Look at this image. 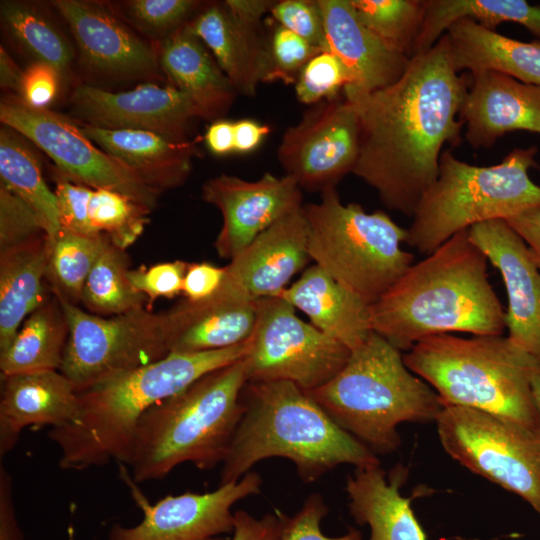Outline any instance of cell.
I'll list each match as a JSON object with an SVG mask.
<instances>
[{
	"label": "cell",
	"mask_w": 540,
	"mask_h": 540,
	"mask_svg": "<svg viewBox=\"0 0 540 540\" xmlns=\"http://www.w3.org/2000/svg\"><path fill=\"white\" fill-rule=\"evenodd\" d=\"M325 30L326 51L348 71L344 89L372 92L397 81L410 58L392 49L358 19L351 0H318Z\"/></svg>",
	"instance_id": "obj_22"
},
{
	"label": "cell",
	"mask_w": 540,
	"mask_h": 540,
	"mask_svg": "<svg viewBox=\"0 0 540 540\" xmlns=\"http://www.w3.org/2000/svg\"><path fill=\"white\" fill-rule=\"evenodd\" d=\"M107 241L102 235L87 236L63 229L49 240L46 280L58 300L78 306L87 277Z\"/></svg>",
	"instance_id": "obj_36"
},
{
	"label": "cell",
	"mask_w": 540,
	"mask_h": 540,
	"mask_svg": "<svg viewBox=\"0 0 540 540\" xmlns=\"http://www.w3.org/2000/svg\"><path fill=\"white\" fill-rule=\"evenodd\" d=\"M261 484L260 475L250 471L211 492L168 495L155 504L138 495L142 521L133 527L114 524L108 540H221L220 535L234 531L232 506L259 494Z\"/></svg>",
	"instance_id": "obj_15"
},
{
	"label": "cell",
	"mask_w": 540,
	"mask_h": 540,
	"mask_svg": "<svg viewBox=\"0 0 540 540\" xmlns=\"http://www.w3.org/2000/svg\"><path fill=\"white\" fill-rule=\"evenodd\" d=\"M246 383L243 357L146 411L126 464L133 481L163 479L185 462L201 470L223 463L243 415Z\"/></svg>",
	"instance_id": "obj_5"
},
{
	"label": "cell",
	"mask_w": 540,
	"mask_h": 540,
	"mask_svg": "<svg viewBox=\"0 0 540 540\" xmlns=\"http://www.w3.org/2000/svg\"><path fill=\"white\" fill-rule=\"evenodd\" d=\"M403 359L444 406L478 409L540 432L532 388L540 360L508 336L431 335L414 344Z\"/></svg>",
	"instance_id": "obj_6"
},
{
	"label": "cell",
	"mask_w": 540,
	"mask_h": 540,
	"mask_svg": "<svg viewBox=\"0 0 540 540\" xmlns=\"http://www.w3.org/2000/svg\"><path fill=\"white\" fill-rule=\"evenodd\" d=\"M268 46L270 68L266 82L280 80L285 84L295 83L306 63L324 51L281 25L274 29Z\"/></svg>",
	"instance_id": "obj_42"
},
{
	"label": "cell",
	"mask_w": 540,
	"mask_h": 540,
	"mask_svg": "<svg viewBox=\"0 0 540 540\" xmlns=\"http://www.w3.org/2000/svg\"><path fill=\"white\" fill-rule=\"evenodd\" d=\"M424 19L413 56L431 48L454 22L470 19L494 30L503 22L524 26L540 40V5L524 0H424Z\"/></svg>",
	"instance_id": "obj_33"
},
{
	"label": "cell",
	"mask_w": 540,
	"mask_h": 540,
	"mask_svg": "<svg viewBox=\"0 0 540 540\" xmlns=\"http://www.w3.org/2000/svg\"><path fill=\"white\" fill-rule=\"evenodd\" d=\"M488 259L469 229L452 236L369 306L372 331L400 351L443 333L502 335V308L488 276Z\"/></svg>",
	"instance_id": "obj_2"
},
{
	"label": "cell",
	"mask_w": 540,
	"mask_h": 540,
	"mask_svg": "<svg viewBox=\"0 0 540 540\" xmlns=\"http://www.w3.org/2000/svg\"><path fill=\"white\" fill-rule=\"evenodd\" d=\"M350 354L346 346L301 320L285 300H257L256 322L244 356L247 382L284 380L311 391L335 377Z\"/></svg>",
	"instance_id": "obj_12"
},
{
	"label": "cell",
	"mask_w": 540,
	"mask_h": 540,
	"mask_svg": "<svg viewBox=\"0 0 540 540\" xmlns=\"http://www.w3.org/2000/svg\"><path fill=\"white\" fill-rule=\"evenodd\" d=\"M506 221L525 241L540 270V207L526 210Z\"/></svg>",
	"instance_id": "obj_52"
},
{
	"label": "cell",
	"mask_w": 540,
	"mask_h": 540,
	"mask_svg": "<svg viewBox=\"0 0 540 540\" xmlns=\"http://www.w3.org/2000/svg\"><path fill=\"white\" fill-rule=\"evenodd\" d=\"M328 513V507L320 494H311L301 509L293 516L283 514L280 540H362L361 533L351 528L340 537H327L321 532L320 523Z\"/></svg>",
	"instance_id": "obj_47"
},
{
	"label": "cell",
	"mask_w": 540,
	"mask_h": 540,
	"mask_svg": "<svg viewBox=\"0 0 540 540\" xmlns=\"http://www.w3.org/2000/svg\"><path fill=\"white\" fill-rule=\"evenodd\" d=\"M272 297L306 314L318 330L351 351L371 333L369 306L343 288L318 265L307 267L299 279Z\"/></svg>",
	"instance_id": "obj_29"
},
{
	"label": "cell",
	"mask_w": 540,
	"mask_h": 540,
	"mask_svg": "<svg viewBox=\"0 0 540 540\" xmlns=\"http://www.w3.org/2000/svg\"><path fill=\"white\" fill-rule=\"evenodd\" d=\"M0 184L36 215L49 240L59 233L57 199L44 180L41 164L26 138L4 125L0 129Z\"/></svg>",
	"instance_id": "obj_34"
},
{
	"label": "cell",
	"mask_w": 540,
	"mask_h": 540,
	"mask_svg": "<svg viewBox=\"0 0 540 540\" xmlns=\"http://www.w3.org/2000/svg\"><path fill=\"white\" fill-rule=\"evenodd\" d=\"M62 79L53 66L33 61L23 72L17 97L31 107L47 108L58 94Z\"/></svg>",
	"instance_id": "obj_48"
},
{
	"label": "cell",
	"mask_w": 540,
	"mask_h": 540,
	"mask_svg": "<svg viewBox=\"0 0 540 540\" xmlns=\"http://www.w3.org/2000/svg\"><path fill=\"white\" fill-rule=\"evenodd\" d=\"M359 139L354 105L337 97L313 105L284 132L277 158L301 190L322 193L353 172Z\"/></svg>",
	"instance_id": "obj_14"
},
{
	"label": "cell",
	"mask_w": 540,
	"mask_h": 540,
	"mask_svg": "<svg viewBox=\"0 0 540 540\" xmlns=\"http://www.w3.org/2000/svg\"><path fill=\"white\" fill-rule=\"evenodd\" d=\"M151 209L108 189L93 190L89 220L94 231L113 246L125 251L142 235Z\"/></svg>",
	"instance_id": "obj_39"
},
{
	"label": "cell",
	"mask_w": 540,
	"mask_h": 540,
	"mask_svg": "<svg viewBox=\"0 0 540 540\" xmlns=\"http://www.w3.org/2000/svg\"><path fill=\"white\" fill-rule=\"evenodd\" d=\"M24 70L15 63L7 51L0 48V84L10 94L18 95Z\"/></svg>",
	"instance_id": "obj_56"
},
{
	"label": "cell",
	"mask_w": 540,
	"mask_h": 540,
	"mask_svg": "<svg viewBox=\"0 0 540 540\" xmlns=\"http://www.w3.org/2000/svg\"><path fill=\"white\" fill-rule=\"evenodd\" d=\"M248 348L246 340L218 350L170 352L78 391L75 419L51 428L48 434L60 451L59 467L82 471L112 461L126 465L136 426L146 411L206 374L243 358Z\"/></svg>",
	"instance_id": "obj_3"
},
{
	"label": "cell",
	"mask_w": 540,
	"mask_h": 540,
	"mask_svg": "<svg viewBox=\"0 0 540 540\" xmlns=\"http://www.w3.org/2000/svg\"><path fill=\"white\" fill-rule=\"evenodd\" d=\"M257 301L238 297L220 285L208 299L181 301L164 314L170 352L195 353L246 341L256 322Z\"/></svg>",
	"instance_id": "obj_24"
},
{
	"label": "cell",
	"mask_w": 540,
	"mask_h": 540,
	"mask_svg": "<svg viewBox=\"0 0 540 540\" xmlns=\"http://www.w3.org/2000/svg\"><path fill=\"white\" fill-rule=\"evenodd\" d=\"M532 388L536 406L540 416V367L535 371L532 377Z\"/></svg>",
	"instance_id": "obj_57"
},
{
	"label": "cell",
	"mask_w": 540,
	"mask_h": 540,
	"mask_svg": "<svg viewBox=\"0 0 540 540\" xmlns=\"http://www.w3.org/2000/svg\"><path fill=\"white\" fill-rule=\"evenodd\" d=\"M469 236L502 276L508 338L540 360V270L527 244L504 219L476 224Z\"/></svg>",
	"instance_id": "obj_18"
},
{
	"label": "cell",
	"mask_w": 540,
	"mask_h": 540,
	"mask_svg": "<svg viewBox=\"0 0 540 540\" xmlns=\"http://www.w3.org/2000/svg\"><path fill=\"white\" fill-rule=\"evenodd\" d=\"M361 23L392 49L411 58L425 11L424 0H351Z\"/></svg>",
	"instance_id": "obj_38"
},
{
	"label": "cell",
	"mask_w": 540,
	"mask_h": 540,
	"mask_svg": "<svg viewBox=\"0 0 540 540\" xmlns=\"http://www.w3.org/2000/svg\"><path fill=\"white\" fill-rule=\"evenodd\" d=\"M275 1L226 0L225 6L234 18L251 26H260L262 16L270 11Z\"/></svg>",
	"instance_id": "obj_55"
},
{
	"label": "cell",
	"mask_w": 540,
	"mask_h": 540,
	"mask_svg": "<svg viewBox=\"0 0 540 540\" xmlns=\"http://www.w3.org/2000/svg\"><path fill=\"white\" fill-rule=\"evenodd\" d=\"M52 171L61 229L81 235L99 236L89 220L93 189L63 176L55 168Z\"/></svg>",
	"instance_id": "obj_43"
},
{
	"label": "cell",
	"mask_w": 540,
	"mask_h": 540,
	"mask_svg": "<svg viewBox=\"0 0 540 540\" xmlns=\"http://www.w3.org/2000/svg\"><path fill=\"white\" fill-rule=\"evenodd\" d=\"M69 327L55 295L23 322L10 345L0 352L1 376L60 370Z\"/></svg>",
	"instance_id": "obj_32"
},
{
	"label": "cell",
	"mask_w": 540,
	"mask_h": 540,
	"mask_svg": "<svg viewBox=\"0 0 540 540\" xmlns=\"http://www.w3.org/2000/svg\"><path fill=\"white\" fill-rule=\"evenodd\" d=\"M270 12L279 25L326 51L322 12L317 1H275Z\"/></svg>",
	"instance_id": "obj_45"
},
{
	"label": "cell",
	"mask_w": 540,
	"mask_h": 540,
	"mask_svg": "<svg viewBox=\"0 0 540 540\" xmlns=\"http://www.w3.org/2000/svg\"><path fill=\"white\" fill-rule=\"evenodd\" d=\"M187 266V262L175 260L147 268L130 269L128 279L132 287L146 297V308L151 310L156 299L173 298L182 293Z\"/></svg>",
	"instance_id": "obj_44"
},
{
	"label": "cell",
	"mask_w": 540,
	"mask_h": 540,
	"mask_svg": "<svg viewBox=\"0 0 540 540\" xmlns=\"http://www.w3.org/2000/svg\"><path fill=\"white\" fill-rule=\"evenodd\" d=\"M445 34L457 72L490 70L540 86V40L518 41L470 19L454 22Z\"/></svg>",
	"instance_id": "obj_30"
},
{
	"label": "cell",
	"mask_w": 540,
	"mask_h": 540,
	"mask_svg": "<svg viewBox=\"0 0 540 540\" xmlns=\"http://www.w3.org/2000/svg\"><path fill=\"white\" fill-rule=\"evenodd\" d=\"M350 84V75L338 57L329 51H321L300 71L295 91L301 103L315 105L337 98L341 89Z\"/></svg>",
	"instance_id": "obj_40"
},
{
	"label": "cell",
	"mask_w": 540,
	"mask_h": 540,
	"mask_svg": "<svg viewBox=\"0 0 540 540\" xmlns=\"http://www.w3.org/2000/svg\"><path fill=\"white\" fill-rule=\"evenodd\" d=\"M129 270L125 251L107 241L83 287L81 303L89 313L109 317L145 307L147 299L132 287Z\"/></svg>",
	"instance_id": "obj_37"
},
{
	"label": "cell",
	"mask_w": 540,
	"mask_h": 540,
	"mask_svg": "<svg viewBox=\"0 0 540 540\" xmlns=\"http://www.w3.org/2000/svg\"><path fill=\"white\" fill-rule=\"evenodd\" d=\"M408 469L397 464L388 476L380 464L355 468L346 480L349 510L354 520L369 525V540H426L412 508L400 493Z\"/></svg>",
	"instance_id": "obj_27"
},
{
	"label": "cell",
	"mask_w": 540,
	"mask_h": 540,
	"mask_svg": "<svg viewBox=\"0 0 540 540\" xmlns=\"http://www.w3.org/2000/svg\"><path fill=\"white\" fill-rule=\"evenodd\" d=\"M201 3L195 0H130L124 2V6L139 29L166 38L188 23L203 7Z\"/></svg>",
	"instance_id": "obj_41"
},
{
	"label": "cell",
	"mask_w": 540,
	"mask_h": 540,
	"mask_svg": "<svg viewBox=\"0 0 540 540\" xmlns=\"http://www.w3.org/2000/svg\"><path fill=\"white\" fill-rule=\"evenodd\" d=\"M202 198L222 214L214 247L221 258L229 260L279 219L303 207L297 183L288 175L271 173L255 181L226 174L213 177L204 183Z\"/></svg>",
	"instance_id": "obj_16"
},
{
	"label": "cell",
	"mask_w": 540,
	"mask_h": 540,
	"mask_svg": "<svg viewBox=\"0 0 540 540\" xmlns=\"http://www.w3.org/2000/svg\"><path fill=\"white\" fill-rule=\"evenodd\" d=\"M446 34L415 54L393 84L372 91L344 89L358 114L359 153L353 174L373 187L389 209L413 216L435 182L442 147L460 141L467 94Z\"/></svg>",
	"instance_id": "obj_1"
},
{
	"label": "cell",
	"mask_w": 540,
	"mask_h": 540,
	"mask_svg": "<svg viewBox=\"0 0 540 540\" xmlns=\"http://www.w3.org/2000/svg\"><path fill=\"white\" fill-rule=\"evenodd\" d=\"M42 234L45 233L33 211L0 184V250Z\"/></svg>",
	"instance_id": "obj_46"
},
{
	"label": "cell",
	"mask_w": 540,
	"mask_h": 540,
	"mask_svg": "<svg viewBox=\"0 0 540 540\" xmlns=\"http://www.w3.org/2000/svg\"><path fill=\"white\" fill-rule=\"evenodd\" d=\"M71 101L86 124L147 130L180 142L189 140L191 124L201 118L192 100L173 85L145 83L128 91L110 92L80 84Z\"/></svg>",
	"instance_id": "obj_17"
},
{
	"label": "cell",
	"mask_w": 540,
	"mask_h": 540,
	"mask_svg": "<svg viewBox=\"0 0 540 540\" xmlns=\"http://www.w3.org/2000/svg\"><path fill=\"white\" fill-rule=\"evenodd\" d=\"M283 513H268L257 519L243 510L234 512L232 540H280Z\"/></svg>",
	"instance_id": "obj_50"
},
{
	"label": "cell",
	"mask_w": 540,
	"mask_h": 540,
	"mask_svg": "<svg viewBox=\"0 0 540 540\" xmlns=\"http://www.w3.org/2000/svg\"><path fill=\"white\" fill-rule=\"evenodd\" d=\"M303 209L310 259L366 304L377 301L413 264V255L401 247L407 229L384 211L343 204L336 188Z\"/></svg>",
	"instance_id": "obj_9"
},
{
	"label": "cell",
	"mask_w": 540,
	"mask_h": 540,
	"mask_svg": "<svg viewBox=\"0 0 540 540\" xmlns=\"http://www.w3.org/2000/svg\"><path fill=\"white\" fill-rule=\"evenodd\" d=\"M435 423L452 459L521 497L540 515V432L453 405L444 406Z\"/></svg>",
	"instance_id": "obj_10"
},
{
	"label": "cell",
	"mask_w": 540,
	"mask_h": 540,
	"mask_svg": "<svg viewBox=\"0 0 540 540\" xmlns=\"http://www.w3.org/2000/svg\"><path fill=\"white\" fill-rule=\"evenodd\" d=\"M224 275L225 266L218 267L208 262L188 263L182 294L190 302L208 299L219 289Z\"/></svg>",
	"instance_id": "obj_49"
},
{
	"label": "cell",
	"mask_w": 540,
	"mask_h": 540,
	"mask_svg": "<svg viewBox=\"0 0 540 540\" xmlns=\"http://www.w3.org/2000/svg\"><path fill=\"white\" fill-rule=\"evenodd\" d=\"M0 11L10 38L34 62L49 64L66 78L73 61V48L44 9L31 2L2 1Z\"/></svg>",
	"instance_id": "obj_35"
},
{
	"label": "cell",
	"mask_w": 540,
	"mask_h": 540,
	"mask_svg": "<svg viewBox=\"0 0 540 540\" xmlns=\"http://www.w3.org/2000/svg\"><path fill=\"white\" fill-rule=\"evenodd\" d=\"M158 53L171 85L192 100L201 118L216 121L230 110L238 92L187 23L162 39Z\"/></svg>",
	"instance_id": "obj_28"
},
{
	"label": "cell",
	"mask_w": 540,
	"mask_h": 540,
	"mask_svg": "<svg viewBox=\"0 0 540 540\" xmlns=\"http://www.w3.org/2000/svg\"><path fill=\"white\" fill-rule=\"evenodd\" d=\"M270 133L268 125L252 119H240L234 122L235 152L246 154L257 149Z\"/></svg>",
	"instance_id": "obj_53"
},
{
	"label": "cell",
	"mask_w": 540,
	"mask_h": 540,
	"mask_svg": "<svg viewBox=\"0 0 540 540\" xmlns=\"http://www.w3.org/2000/svg\"><path fill=\"white\" fill-rule=\"evenodd\" d=\"M82 132L103 151L163 192L182 185L190 175L198 139L174 141L138 129H108L82 123Z\"/></svg>",
	"instance_id": "obj_26"
},
{
	"label": "cell",
	"mask_w": 540,
	"mask_h": 540,
	"mask_svg": "<svg viewBox=\"0 0 540 540\" xmlns=\"http://www.w3.org/2000/svg\"><path fill=\"white\" fill-rule=\"evenodd\" d=\"M305 392L376 455L399 448V424L435 422L444 407L434 389L408 369L401 351L374 331L335 377Z\"/></svg>",
	"instance_id": "obj_7"
},
{
	"label": "cell",
	"mask_w": 540,
	"mask_h": 540,
	"mask_svg": "<svg viewBox=\"0 0 540 540\" xmlns=\"http://www.w3.org/2000/svg\"><path fill=\"white\" fill-rule=\"evenodd\" d=\"M537 152L535 146L515 148L499 164L481 167L444 151L438 176L412 216L405 243L427 256L476 224L540 207V186L529 177Z\"/></svg>",
	"instance_id": "obj_8"
},
{
	"label": "cell",
	"mask_w": 540,
	"mask_h": 540,
	"mask_svg": "<svg viewBox=\"0 0 540 540\" xmlns=\"http://www.w3.org/2000/svg\"><path fill=\"white\" fill-rule=\"evenodd\" d=\"M0 119L43 150L63 176L93 190L119 192L151 210L156 207L162 192L95 146L67 117L48 108L31 107L8 94L0 103Z\"/></svg>",
	"instance_id": "obj_13"
},
{
	"label": "cell",
	"mask_w": 540,
	"mask_h": 540,
	"mask_svg": "<svg viewBox=\"0 0 540 540\" xmlns=\"http://www.w3.org/2000/svg\"><path fill=\"white\" fill-rule=\"evenodd\" d=\"M0 540H23L13 500V481L6 470L0 467Z\"/></svg>",
	"instance_id": "obj_51"
},
{
	"label": "cell",
	"mask_w": 540,
	"mask_h": 540,
	"mask_svg": "<svg viewBox=\"0 0 540 540\" xmlns=\"http://www.w3.org/2000/svg\"><path fill=\"white\" fill-rule=\"evenodd\" d=\"M307 222L303 207L261 233L225 266L221 286L236 296L257 301L272 297L306 269Z\"/></svg>",
	"instance_id": "obj_19"
},
{
	"label": "cell",
	"mask_w": 540,
	"mask_h": 540,
	"mask_svg": "<svg viewBox=\"0 0 540 540\" xmlns=\"http://www.w3.org/2000/svg\"><path fill=\"white\" fill-rule=\"evenodd\" d=\"M241 402L243 415L222 463L220 485L238 481L257 462L271 457L292 461L305 483L341 464H380L376 454L293 382H247Z\"/></svg>",
	"instance_id": "obj_4"
},
{
	"label": "cell",
	"mask_w": 540,
	"mask_h": 540,
	"mask_svg": "<svg viewBox=\"0 0 540 540\" xmlns=\"http://www.w3.org/2000/svg\"><path fill=\"white\" fill-rule=\"evenodd\" d=\"M79 409L74 384L59 370L1 376L0 455L10 452L26 427H63Z\"/></svg>",
	"instance_id": "obj_23"
},
{
	"label": "cell",
	"mask_w": 540,
	"mask_h": 540,
	"mask_svg": "<svg viewBox=\"0 0 540 540\" xmlns=\"http://www.w3.org/2000/svg\"><path fill=\"white\" fill-rule=\"evenodd\" d=\"M206 45L238 93L253 96L260 82H266L269 46L260 26L240 22L224 2L204 5L187 23Z\"/></svg>",
	"instance_id": "obj_25"
},
{
	"label": "cell",
	"mask_w": 540,
	"mask_h": 540,
	"mask_svg": "<svg viewBox=\"0 0 540 540\" xmlns=\"http://www.w3.org/2000/svg\"><path fill=\"white\" fill-rule=\"evenodd\" d=\"M472 79L459 118L473 148H489L513 131L540 134V86L490 70L472 73Z\"/></svg>",
	"instance_id": "obj_21"
},
{
	"label": "cell",
	"mask_w": 540,
	"mask_h": 540,
	"mask_svg": "<svg viewBox=\"0 0 540 540\" xmlns=\"http://www.w3.org/2000/svg\"><path fill=\"white\" fill-rule=\"evenodd\" d=\"M59 302L69 327L59 371L77 392L170 353L163 313H152L145 306L105 317Z\"/></svg>",
	"instance_id": "obj_11"
},
{
	"label": "cell",
	"mask_w": 540,
	"mask_h": 540,
	"mask_svg": "<svg viewBox=\"0 0 540 540\" xmlns=\"http://www.w3.org/2000/svg\"><path fill=\"white\" fill-rule=\"evenodd\" d=\"M210 152L217 156H225L235 152L234 122L219 119L213 121L204 136Z\"/></svg>",
	"instance_id": "obj_54"
},
{
	"label": "cell",
	"mask_w": 540,
	"mask_h": 540,
	"mask_svg": "<svg viewBox=\"0 0 540 540\" xmlns=\"http://www.w3.org/2000/svg\"><path fill=\"white\" fill-rule=\"evenodd\" d=\"M49 239L45 234L0 250V352L47 298Z\"/></svg>",
	"instance_id": "obj_31"
},
{
	"label": "cell",
	"mask_w": 540,
	"mask_h": 540,
	"mask_svg": "<svg viewBox=\"0 0 540 540\" xmlns=\"http://www.w3.org/2000/svg\"><path fill=\"white\" fill-rule=\"evenodd\" d=\"M52 4L69 26L82 63L91 70L138 76L160 67L158 48L140 38L105 5L83 0H57Z\"/></svg>",
	"instance_id": "obj_20"
}]
</instances>
